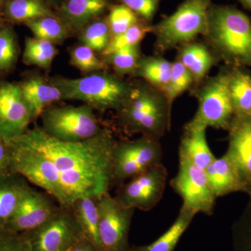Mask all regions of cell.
<instances>
[{
    "mask_svg": "<svg viewBox=\"0 0 251 251\" xmlns=\"http://www.w3.org/2000/svg\"><path fill=\"white\" fill-rule=\"evenodd\" d=\"M57 54V49L52 43L35 37L25 38L23 62L26 65L49 70Z\"/></svg>",
    "mask_w": 251,
    "mask_h": 251,
    "instance_id": "cell-27",
    "label": "cell"
},
{
    "mask_svg": "<svg viewBox=\"0 0 251 251\" xmlns=\"http://www.w3.org/2000/svg\"><path fill=\"white\" fill-rule=\"evenodd\" d=\"M205 171L217 198L233 193H251V188L243 181L233 162L226 153L211 162Z\"/></svg>",
    "mask_w": 251,
    "mask_h": 251,
    "instance_id": "cell-17",
    "label": "cell"
},
{
    "mask_svg": "<svg viewBox=\"0 0 251 251\" xmlns=\"http://www.w3.org/2000/svg\"><path fill=\"white\" fill-rule=\"evenodd\" d=\"M206 128L205 126L191 120L185 126L179 148V158L204 170L216 158L208 145Z\"/></svg>",
    "mask_w": 251,
    "mask_h": 251,
    "instance_id": "cell-18",
    "label": "cell"
},
{
    "mask_svg": "<svg viewBox=\"0 0 251 251\" xmlns=\"http://www.w3.org/2000/svg\"><path fill=\"white\" fill-rule=\"evenodd\" d=\"M45 1H49V2H52V1H54L55 0H44Z\"/></svg>",
    "mask_w": 251,
    "mask_h": 251,
    "instance_id": "cell-44",
    "label": "cell"
},
{
    "mask_svg": "<svg viewBox=\"0 0 251 251\" xmlns=\"http://www.w3.org/2000/svg\"><path fill=\"white\" fill-rule=\"evenodd\" d=\"M179 61L192 74L194 80H202L215 64L216 57L201 44H186L181 49Z\"/></svg>",
    "mask_w": 251,
    "mask_h": 251,
    "instance_id": "cell-24",
    "label": "cell"
},
{
    "mask_svg": "<svg viewBox=\"0 0 251 251\" xmlns=\"http://www.w3.org/2000/svg\"><path fill=\"white\" fill-rule=\"evenodd\" d=\"M25 25L36 39L50 41L54 45L62 44L70 36V29L54 16L38 18Z\"/></svg>",
    "mask_w": 251,
    "mask_h": 251,
    "instance_id": "cell-28",
    "label": "cell"
},
{
    "mask_svg": "<svg viewBox=\"0 0 251 251\" xmlns=\"http://www.w3.org/2000/svg\"><path fill=\"white\" fill-rule=\"evenodd\" d=\"M8 0H0V6H4L5 3Z\"/></svg>",
    "mask_w": 251,
    "mask_h": 251,
    "instance_id": "cell-43",
    "label": "cell"
},
{
    "mask_svg": "<svg viewBox=\"0 0 251 251\" xmlns=\"http://www.w3.org/2000/svg\"><path fill=\"white\" fill-rule=\"evenodd\" d=\"M49 80L62 92L63 100H79L100 112L120 110L134 87L105 70L77 78L56 77Z\"/></svg>",
    "mask_w": 251,
    "mask_h": 251,
    "instance_id": "cell-3",
    "label": "cell"
},
{
    "mask_svg": "<svg viewBox=\"0 0 251 251\" xmlns=\"http://www.w3.org/2000/svg\"><path fill=\"white\" fill-rule=\"evenodd\" d=\"M229 69L206 82L198 92V108L192 121L218 129H228L234 116L229 89Z\"/></svg>",
    "mask_w": 251,
    "mask_h": 251,
    "instance_id": "cell-8",
    "label": "cell"
},
{
    "mask_svg": "<svg viewBox=\"0 0 251 251\" xmlns=\"http://www.w3.org/2000/svg\"><path fill=\"white\" fill-rule=\"evenodd\" d=\"M196 214L181 206L179 214L166 232L154 242L144 246H132L130 251H173L191 225Z\"/></svg>",
    "mask_w": 251,
    "mask_h": 251,
    "instance_id": "cell-21",
    "label": "cell"
},
{
    "mask_svg": "<svg viewBox=\"0 0 251 251\" xmlns=\"http://www.w3.org/2000/svg\"><path fill=\"white\" fill-rule=\"evenodd\" d=\"M117 140L110 130L84 141H61L39 126L9 144L11 172L47 193L60 207L77 200H99L112 185V151Z\"/></svg>",
    "mask_w": 251,
    "mask_h": 251,
    "instance_id": "cell-1",
    "label": "cell"
},
{
    "mask_svg": "<svg viewBox=\"0 0 251 251\" xmlns=\"http://www.w3.org/2000/svg\"><path fill=\"white\" fill-rule=\"evenodd\" d=\"M59 206L44 191L28 186L6 226L4 232L23 234L45 224Z\"/></svg>",
    "mask_w": 251,
    "mask_h": 251,
    "instance_id": "cell-14",
    "label": "cell"
},
{
    "mask_svg": "<svg viewBox=\"0 0 251 251\" xmlns=\"http://www.w3.org/2000/svg\"><path fill=\"white\" fill-rule=\"evenodd\" d=\"M98 211L100 251H130L128 237L135 209L108 193L99 200Z\"/></svg>",
    "mask_w": 251,
    "mask_h": 251,
    "instance_id": "cell-10",
    "label": "cell"
},
{
    "mask_svg": "<svg viewBox=\"0 0 251 251\" xmlns=\"http://www.w3.org/2000/svg\"><path fill=\"white\" fill-rule=\"evenodd\" d=\"M34 121L18 83L0 80V140L9 144Z\"/></svg>",
    "mask_w": 251,
    "mask_h": 251,
    "instance_id": "cell-13",
    "label": "cell"
},
{
    "mask_svg": "<svg viewBox=\"0 0 251 251\" xmlns=\"http://www.w3.org/2000/svg\"><path fill=\"white\" fill-rule=\"evenodd\" d=\"M159 139L142 135L138 139L117 141L112 151V184L126 180L162 163Z\"/></svg>",
    "mask_w": 251,
    "mask_h": 251,
    "instance_id": "cell-7",
    "label": "cell"
},
{
    "mask_svg": "<svg viewBox=\"0 0 251 251\" xmlns=\"http://www.w3.org/2000/svg\"><path fill=\"white\" fill-rule=\"evenodd\" d=\"M18 84L34 121L52 104L63 100L62 92L58 87L44 77L32 75Z\"/></svg>",
    "mask_w": 251,
    "mask_h": 251,
    "instance_id": "cell-16",
    "label": "cell"
},
{
    "mask_svg": "<svg viewBox=\"0 0 251 251\" xmlns=\"http://www.w3.org/2000/svg\"><path fill=\"white\" fill-rule=\"evenodd\" d=\"M19 52L16 31L6 23L0 28V76L9 74L14 69Z\"/></svg>",
    "mask_w": 251,
    "mask_h": 251,
    "instance_id": "cell-29",
    "label": "cell"
},
{
    "mask_svg": "<svg viewBox=\"0 0 251 251\" xmlns=\"http://www.w3.org/2000/svg\"><path fill=\"white\" fill-rule=\"evenodd\" d=\"M41 128L50 136L64 142L84 141L103 130L90 105L50 106L41 114Z\"/></svg>",
    "mask_w": 251,
    "mask_h": 251,
    "instance_id": "cell-6",
    "label": "cell"
},
{
    "mask_svg": "<svg viewBox=\"0 0 251 251\" xmlns=\"http://www.w3.org/2000/svg\"><path fill=\"white\" fill-rule=\"evenodd\" d=\"M4 17L16 23H24L38 18L54 16L44 0H8L3 6Z\"/></svg>",
    "mask_w": 251,
    "mask_h": 251,
    "instance_id": "cell-25",
    "label": "cell"
},
{
    "mask_svg": "<svg viewBox=\"0 0 251 251\" xmlns=\"http://www.w3.org/2000/svg\"><path fill=\"white\" fill-rule=\"evenodd\" d=\"M150 32H151V26L136 23L120 35L111 38L110 44L102 52V54L108 57L124 48L139 45L140 41Z\"/></svg>",
    "mask_w": 251,
    "mask_h": 251,
    "instance_id": "cell-33",
    "label": "cell"
},
{
    "mask_svg": "<svg viewBox=\"0 0 251 251\" xmlns=\"http://www.w3.org/2000/svg\"><path fill=\"white\" fill-rule=\"evenodd\" d=\"M117 112L119 124L127 134L160 139L171 123V108L164 95L146 86L133 87L129 99Z\"/></svg>",
    "mask_w": 251,
    "mask_h": 251,
    "instance_id": "cell-4",
    "label": "cell"
},
{
    "mask_svg": "<svg viewBox=\"0 0 251 251\" xmlns=\"http://www.w3.org/2000/svg\"><path fill=\"white\" fill-rule=\"evenodd\" d=\"M107 21L112 38L120 35L138 23V17L125 4L117 5L110 10Z\"/></svg>",
    "mask_w": 251,
    "mask_h": 251,
    "instance_id": "cell-36",
    "label": "cell"
},
{
    "mask_svg": "<svg viewBox=\"0 0 251 251\" xmlns=\"http://www.w3.org/2000/svg\"><path fill=\"white\" fill-rule=\"evenodd\" d=\"M167 179L166 167L162 163L155 165L122 184L115 197L126 207L151 210L163 198Z\"/></svg>",
    "mask_w": 251,
    "mask_h": 251,
    "instance_id": "cell-12",
    "label": "cell"
},
{
    "mask_svg": "<svg viewBox=\"0 0 251 251\" xmlns=\"http://www.w3.org/2000/svg\"><path fill=\"white\" fill-rule=\"evenodd\" d=\"M70 61L74 67L86 74L107 68L105 62L96 55L95 51L83 44L71 50Z\"/></svg>",
    "mask_w": 251,
    "mask_h": 251,
    "instance_id": "cell-34",
    "label": "cell"
},
{
    "mask_svg": "<svg viewBox=\"0 0 251 251\" xmlns=\"http://www.w3.org/2000/svg\"><path fill=\"white\" fill-rule=\"evenodd\" d=\"M108 0H64L60 7L62 22L69 29H82L103 14Z\"/></svg>",
    "mask_w": 251,
    "mask_h": 251,
    "instance_id": "cell-19",
    "label": "cell"
},
{
    "mask_svg": "<svg viewBox=\"0 0 251 251\" xmlns=\"http://www.w3.org/2000/svg\"><path fill=\"white\" fill-rule=\"evenodd\" d=\"M227 130L228 148L226 153L243 181L251 188V115L234 116Z\"/></svg>",
    "mask_w": 251,
    "mask_h": 251,
    "instance_id": "cell-15",
    "label": "cell"
},
{
    "mask_svg": "<svg viewBox=\"0 0 251 251\" xmlns=\"http://www.w3.org/2000/svg\"><path fill=\"white\" fill-rule=\"evenodd\" d=\"M237 1H239L246 9L251 12V0H237Z\"/></svg>",
    "mask_w": 251,
    "mask_h": 251,
    "instance_id": "cell-41",
    "label": "cell"
},
{
    "mask_svg": "<svg viewBox=\"0 0 251 251\" xmlns=\"http://www.w3.org/2000/svg\"><path fill=\"white\" fill-rule=\"evenodd\" d=\"M23 234L29 242L30 251H69L84 237L71 208L60 206L45 224Z\"/></svg>",
    "mask_w": 251,
    "mask_h": 251,
    "instance_id": "cell-11",
    "label": "cell"
},
{
    "mask_svg": "<svg viewBox=\"0 0 251 251\" xmlns=\"http://www.w3.org/2000/svg\"><path fill=\"white\" fill-rule=\"evenodd\" d=\"M98 201L92 198L77 200L72 204V209L84 237L100 251L99 236Z\"/></svg>",
    "mask_w": 251,
    "mask_h": 251,
    "instance_id": "cell-23",
    "label": "cell"
},
{
    "mask_svg": "<svg viewBox=\"0 0 251 251\" xmlns=\"http://www.w3.org/2000/svg\"><path fill=\"white\" fill-rule=\"evenodd\" d=\"M247 204L232 227L234 251H251V193Z\"/></svg>",
    "mask_w": 251,
    "mask_h": 251,
    "instance_id": "cell-32",
    "label": "cell"
},
{
    "mask_svg": "<svg viewBox=\"0 0 251 251\" xmlns=\"http://www.w3.org/2000/svg\"><path fill=\"white\" fill-rule=\"evenodd\" d=\"M178 168L177 173L170 184L182 199V206L196 215H212L217 198L205 170L182 158H179Z\"/></svg>",
    "mask_w": 251,
    "mask_h": 251,
    "instance_id": "cell-9",
    "label": "cell"
},
{
    "mask_svg": "<svg viewBox=\"0 0 251 251\" xmlns=\"http://www.w3.org/2000/svg\"><path fill=\"white\" fill-rule=\"evenodd\" d=\"M194 80L192 74L178 60L173 63L169 80L162 91L170 108L175 99L185 92Z\"/></svg>",
    "mask_w": 251,
    "mask_h": 251,
    "instance_id": "cell-30",
    "label": "cell"
},
{
    "mask_svg": "<svg viewBox=\"0 0 251 251\" xmlns=\"http://www.w3.org/2000/svg\"><path fill=\"white\" fill-rule=\"evenodd\" d=\"M211 4V0H185L173 14L151 26L157 48L169 50L198 35H205Z\"/></svg>",
    "mask_w": 251,
    "mask_h": 251,
    "instance_id": "cell-5",
    "label": "cell"
},
{
    "mask_svg": "<svg viewBox=\"0 0 251 251\" xmlns=\"http://www.w3.org/2000/svg\"><path fill=\"white\" fill-rule=\"evenodd\" d=\"M69 251H97L93 244L85 237L77 241Z\"/></svg>",
    "mask_w": 251,
    "mask_h": 251,
    "instance_id": "cell-40",
    "label": "cell"
},
{
    "mask_svg": "<svg viewBox=\"0 0 251 251\" xmlns=\"http://www.w3.org/2000/svg\"><path fill=\"white\" fill-rule=\"evenodd\" d=\"M111 38L108 21L99 20L86 25L82 29L79 39L83 45L102 53L108 47Z\"/></svg>",
    "mask_w": 251,
    "mask_h": 251,
    "instance_id": "cell-31",
    "label": "cell"
},
{
    "mask_svg": "<svg viewBox=\"0 0 251 251\" xmlns=\"http://www.w3.org/2000/svg\"><path fill=\"white\" fill-rule=\"evenodd\" d=\"M172 65L173 63L161 57H140L133 75L163 91L169 80Z\"/></svg>",
    "mask_w": 251,
    "mask_h": 251,
    "instance_id": "cell-26",
    "label": "cell"
},
{
    "mask_svg": "<svg viewBox=\"0 0 251 251\" xmlns=\"http://www.w3.org/2000/svg\"><path fill=\"white\" fill-rule=\"evenodd\" d=\"M6 23L5 22V20L4 17H2V16H0V28L2 27L3 25Z\"/></svg>",
    "mask_w": 251,
    "mask_h": 251,
    "instance_id": "cell-42",
    "label": "cell"
},
{
    "mask_svg": "<svg viewBox=\"0 0 251 251\" xmlns=\"http://www.w3.org/2000/svg\"><path fill=\"white\" fill-rule=\"evenodd\" d=\"M0 251H30L24 234L4 232L0 234Z\"/></svg>",
    "mask_w": 251,
    "mask_h": 251,
    "instance_id": "cell-38",
    "label": "cell"
},
{
    "mask_svg": "<svg viewBox=\"0 0 251 251\" xmlns=\"http://www.w3.org/2000/svg\"><path fill=\"white\" fill-rule=\"evenodd\" d=\"M29 186L27 180L16 173L0 177V234L5 232L6 225Z\"/></svg>",
    "mask_w": 251,
    "mask_h": 251,
    "instance_id": "cell-20",
    "label": "cell"
},
{
    "mask_svg": "<svg viewBox=\"0 0 251 251\" xmlns=\"http://www.w3.org/2000/svg\"><path fill=\"white\" fill-rule=\"evenodd\" d=\"M229 89L234 116L251 115V75L244 68L229 67Z\"/></svg>",
    "mask_w": 251,
    "mask_h": 251,
    "instance_id": "cell-22",
    "label": "cell"
},
{
    "mask_svg": "<svg viewBox=\"0 0 251 251\" xmlns=\"http://www.w3.org/2000/svg\"><path fill=\"white\" fill-rule=\"evenodd\" d=\"M216 54L230 67H251V21L227 5L211 4L205 34Z\"/></svg>",
    "mask_w": 251,
    "mask_h": 251,
    "instance_id": "cell-2",
    "label": "cell"
},
{
    "mask_svg": "<svg viewBox=\"0 0 251 251\" xmlns=\"http://www.w3.org/2000/svg\"><path fill=\"white\" fill-rule=\"evenodd\" d=\"M11 173V150L9 144L0 140V177Z\"/></svg>",
    "mask_w": 251,
    "mask_h": 251,
    "instance_id": "cell-39",
    "label": "cell"
},
{
    "mask_svg": "<svg viewBox=\"0 0 251 251\" xmlns=\"http://www.w3.org/2000/svg\"><path fill=\"white\" fill-rule=\"evenodd\" d=\"M127 7L135 14L139 15L145 21L150 22L152 20L158 9L160 0H121Z\"/></svg>",
    "mask_w": 251,
    "mask_h": 251,
    "instance_id": "cell-37",
    "label": "cell"
},
{
    "mask_svg": "<svg viewBox=\"0 0 251 251\" xmlns=\"http://www.w3.org/2000/svg\"><path fill=\"white\" fill-rule=\"evenodd\" d=\"M106 57L118 75L133 74L140 58L139 45L124 48Z\"/></svg>",
    "mask_w": 251,
    "mask_h": 251,
    "instance_id": "cell-35",
    "label": "cell"
}]
</instances>
